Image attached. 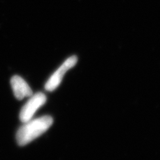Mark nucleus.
Returning <instances> with one entry per match:
<instances>
[{
    "instance_id": "4",
    "label": "nucleus",
    "mask_w": 160,
    "mask_h": 160,
    "mask_svg": "<svg viewBox=\"0 0 160 160\" xmlns=\"http://www.w3.org/2000/svg\"><path fill=\"white\" fill-rule=\"evenodd\" d=\"M11 85L14 96L18 99L32 96V90L25 80L19 76H14L11 79Z\"/></svg>"
},
{
    "instance_id": "3",
    "label": "nucleus",
    "mask_w": 160,
    "mask_h": 160,
    "mask_svg": "<svg viewBox=\"0 0 160 160\" xmlns=\"http://www.w3.org/2000/svg\"><path fill=\"white\" fill-rule=\"evenodd\" d=\"M78 58L76 56H73L68 58L48 80V82L45 85V89L49 92L56 89L61 83L64 75L69 69L76 66Z\"/></svg>"
},
{
    "instance_id": "2",
    "label": "nucleus",
    "mask_w": 160,
    "mask_h": 160,
    "mask_svg": "<svg viewBox=\"0 0 160 160\" xmlns=\"http://www.w3.org/2000/svg\"><path fill=\"white\" fill-rule=\"evenodd\" d=\"M46 96L43 93L39 92L32 96L24 105L19 113V119L23 123L32 119L37 110L46 102Z\"/></svg>"
},
{
    "instance_id": "1",
    "label": "nucleus",
    "mask_w": 160,
    "mask_h": 160,
    "mask_svg": "<svg viewBox=\"0 0 160 160\" xmlns=\"http://www.w3.org/2000/svg\"><path fill=\"white\" fill-rule=\"evenodd\" d=\"M19 129L16 135L18 143L21 146H26L35 139L42 136L52 126L53 119L45 116L35 119H30Z\"/></svg>"
}]
</instances>
